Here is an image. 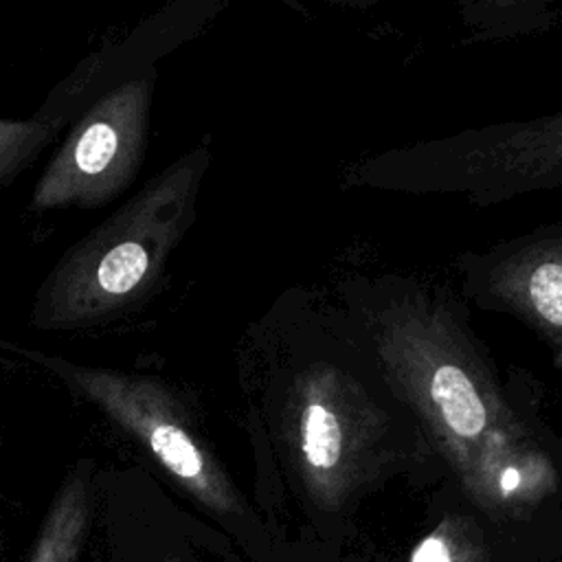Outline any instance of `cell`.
I'll return each mask as SVG.
<instances>
[{
    "label": "cell",
    "instance_id": "6da1fadb",
    "mask_svg": "<svg viewBox=\"0 0 562 562\" xmlns=\"http://www.w3.org/2000/svg\"><path fill=\"white\" fill-rule=\"evenodd\" d=\"M248 426L321 512H340L430 446L338 299L290 288L239 351Z\"/></svg>",
    "mask_w": 562,
    "mask_h": 562
},
{
    "label": "cell",
    "instance_id": "52a82bcc",
    "mask_svg": "<svg viewBox=\"0 0 562 562\" xmlns=\"http://www.w3.org/2000/svg\"><path fill=\"white\" fill-rule=\"evenodd\" d=\"M457 268L465 296L525 323L562 367V222L468 252Z\"/></svg>",
    "mask_w": 562,
    "mask_h": 562
},
{
    "label": "cell",
    "instance_id": "5b68a950",
    "mask_svg": "<svg viewBox=\"0 0 562 562\" xmlns=\"http://www.w3.org/2000/svg\"><path fill=\"white\" fill-rule=\"evenodd\" d=\"M206 0L169 2L125 35L83 55L26 116H0V191L29 171L110 88L158 66L215 13Z\"/></svg>",
    "mask_w": 562,
    "mask_h": 562
},
{
    "label": "cell",
    "instance_id": "9c48e42d",
    "mask_svg": "<svg viewBox=\"0 0 562 562\" xmlns=\"http://www.w3.org/2000/svg\"><path fill=\"white\" fill-rule=\"evenodd\" d=\"M487 549L470 516L446 514L411 551L408 562H485Z\"/></svg>",
    "mask_w": 562,
    "mask_h": 562
},
{
    "label": "cell",
    "instance_id": "3957f363",
    "mask_svg": "<svg viewBox=\"0 0 562 562\" xmlns=\"http://www.w3.org/2000/svg\"><path fill=\"white\" fill-rule=\"evenodd\" d=\"M206 165L204 147L182 154L70 244L37 285L29 325L37 331L75 334L145 305L195 220Z\"/></svg>",
    "mask_w": 562,
    "mask_h": 562
},
{
    "label": "cell",
    "instance_id": "ba28073f",
    "mask_svg": "<svg viewBox=\"0 0 562 562\" xmlns=\"http://www.w3.org/2000/svg\"><path fill=\"white\" fill-rule=\"evenodd\" d=\"M92 463L79 461L55 494L29 562H77L90 522Z\"/></svg>",
    "mask_w": 562,
    "mask_h": 562
},
{
    "label": "cell",
    "instance_id": "7a4b0ae2",
    "mask_svg": "<svg viewBox=\"0 0 562 562\" xmlns=\"http://www.w3.org/2000/svg\"><path fill=\"white\" fill-rule=\"evenodd\" d=\"M338 301L468 498L505 463L555 457L533 386L501 378L452 292L419 277H349Z\"/></svg>",
    "mask_w": 562,
    "mask_h": 562
},
{
    "label": "cell",
    "instance_id": "277c9868",
    "mask_svg": "<svg viewBox=\"0 0 562 562\" xmlns=\"http://www.w3.org/2000/svg\"><path fill=\"white\" fill-rule=\"evenodd\" d=\"M0 353L18 356L57 378L136 441L187 494L222 516H239L244 503L209 448L187 395L156 373L92 367L0 336Z\"/></svg>",
    "mask_w": 562,
    "mask_h": 562
},
{
    "label": "cell",
    "instance_id": "8992f818",
    "mask_svg": "<svg viewBox=\"0 0 562 562\" xmlns=\"http://www.w3.org/2000/svg\"><path fill=\"white\" fill-rule=\"evenodd\" d=\"M156 83L158 66L143 68L68 127L31 191L33 213L97 211L132 187L147 154Z\"/></svg>",
    "mask_w": 562,
    "mask_h": 562
}]
</instances>
